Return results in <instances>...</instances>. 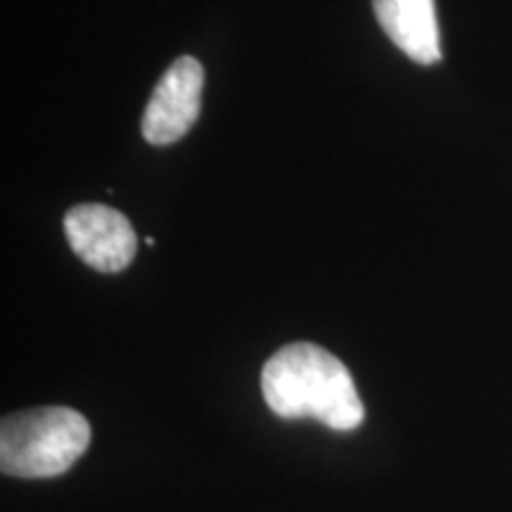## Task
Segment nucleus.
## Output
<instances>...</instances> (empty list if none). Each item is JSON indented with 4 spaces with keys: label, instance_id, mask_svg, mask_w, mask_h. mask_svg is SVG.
Segmentation results:
<instances>
[{
    "label": "nucleus",
    "instance_id": "1",
    "mask_svg": "<svg viewBox=\"0 0 512 512\" xmlns=\"http://www.w3.org/2000/svg\"><path fill=\"white\" fill-rule=\"evenodd\" d=\"M261 392L280 418H311L337 432L356 430L366 415L349 368L311 342L275 351L261 370Z\"/></svg>",
    "mask_w": 512,
    "mask_h": 512
},
{
    "label": "nucleus",
    "instance_id": "2",
    "mask_svg": "<svg viewBox=\"0 0 512 512\" xmlns=\"http://www.w3.org/2000/svg\"><path fill=\"white\" fill-rule=\"evenodd\" d=\"M91 446V425L69 406H43L5 415L0 425V470L8 477H57Z\"/></svg>",
    "mask_w": 512,
    "mask_h": 512
},
{
    "label": "nucleus",
    "instance_id": "3",
    "mask_svg": "<svg viewBox=\"0 0 512 512\" xmlns=\"http://www.w3.org/2000/svg\"><path fill=\"white\" fill-rule=\"evenodd\" d=\"M64 235L83 264L100 273L124 271L138 249L131 221L105 204H76L69 209L64 216Z\"/></svg>",
    "mask_w": 512,
    "mask_h": 512
},
{
    "label": "nucleus",
    "instance_id": "4",
    "mask_svg": "<svg viewBox=\"0 0 512 512\" xmlns=\"http://www.w3.org/2000/svg\"><path fill=\"white\" fill-rule=\"evenodd\" d=\"M204 69L195 57L183 55L162 74L143 114V136L150 145H174L188 136L200 117Z\"/></svg>",
    "mask_w": 512,
    "mask_h": 512
},
{
    "label": "nucleus",
    "instance_id": "5",
    "mask_svg": "<svg viewBox=\"0 0 512 512\" xmlns=\"http://www.w3.org/2000/svg\"><path fill=\"white\" fill-rule=\"evenodd\" d=\"M377 22L403 55L418 64L441 60L434 0H373Z\"/></svg>",
    "mask_w": 512,
    "mask_h": 512
}]
</instances>
